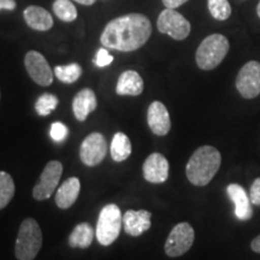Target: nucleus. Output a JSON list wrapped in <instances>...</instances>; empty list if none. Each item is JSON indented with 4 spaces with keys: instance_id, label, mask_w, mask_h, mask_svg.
Here are the masks:
<instances>
[{
    "instance_id": "11",
    "label": "nucleus",
    "mask_w": 260,
    "mask_h": 260,
    "mask_svg": "<svg viewBox=\"0 0 260 260\" xmlns=\"http://www.w3.org/2000/svg\"><path fill=\"white\" fill-rule=\"evenodd\" d=\"M24 65L30 79L39 86L47 87L53 82V71L40 52L29 51L24 57Z\"/></svg>"
},
{
    "instance_id": "12",
    "label": "nucleus",
    "mask_w": 260,
    "mask_h": 260,
    "mask_svg": "<svg viewBox=\"0 0 260 260\" xmlns=\"http://www.w3.org/2000/svg\"><path fill=\"white\" fill-rule=\"evenodd\" d=\"M142 172L146 181L154 184L164 183L169 177L168 159L160 153H152L145 160Z\"/></svg>"
},
{
    "instance_id": "28",
    "label": "nucleus",
    "mask_w": 260,
    "mask_h": 260,
    "mask_svg": "<svg viewBox=\"0 0 260 260\" xmlns=\"http://www.w3.org/2000/svg\"><path fill=\"white\" fill-rule=\"evenodd\" d=\"M112 61H113V57L109 53V51H107L106 48H100V50L96 52L94 64H95L98 68L109 67Z\"/></svg>"
},
{
    "instance_id": "32",
    "label": "nucleus",
    "mask_w": 260,
    "mask_h": 260,
    "mask_svg": "<svg viewBox=\"0 0 260 260\" xmlns=\"http://www.w3.org/2000/svg\"><path fill=\"white\" fill-rule=\"evenodd\" d=\"M251 247L255 253H260V235H258L254 240H253L251 243Z\"/></svg>"
},
{
    "instance_id": "15",
    "label": "nucleus",
    "mask_w": 260,
    "mask_h": 260,
    "mask_svg": "<svg viewBox=\"0 0 260 260\" xmlns=\"http://www.w3.org/2000/svg\"><path fill=\"white\" fill-rule=\"evenodd\" d=\"M230 199L235 205V216L240 220H249L253 216L252 203L249 200L246 190L240 184H229L226 188Z\"/></svg>"
},
{
    "instance_id": "20",
    "label": "nucleus",
    "mask_w": 260,
    "mask_h": 260,
    "mask_svg": "<svg viewBox=\"0 0 260 260\" xmlns=\"http://www.w3.org/2000/svg\"><path fill=\"white\" fill-rule=\"evenodd\" d=\"M95 232L89 223H80L69 236V245L73 248H88L92 245Z\"/></svg>"
},
{
    "instance_id": "9",
    "label": "nucleus",
    "mask_w": 260,
    "mask_h": 260,
    "mask_svg": "<svg viewBox=\"0 0 260 260\" xmlns=\"http://www.w3.org/2000/svg\"><path fill=\"white\" fill-rule=\"evenodd\" d=\"M236 89L245 99H254L260 94V63H246L236 77Z\"/></svg>"
},
{
    "instance_id": "5",
    "label": "nucleus",
    "mask_w": 260,
    "mask_h": 260,
    "mask_svg": "<svg viewBox=\"0 0 260 260\" xmlns=\"http://www.w3.org/2000/svg\"><path fill=\"white\" fill-rule=\"evenodd\" d=\"M123 223V216L119 207L109 204L103 207L98 218L95 236L100 245L110 246L118 239Z\"/></svg>"
},
{
    "instance_id": "26",
    "label": "nucleus",
    "mask_w": 260,
    "mask_h": 260,
    "mask_svg": "<svg viewBox=\"0 0 260 260\" xmlns=\"http://www.w3.org/2000/svg\"><path fill=\"white\" fill-rule=\"evenodd\" d=\"M58 98L53 94L45 93L39 98L37 104H35V110H37L39 116H48L52 111L57 109L58 106Z\"/></svg>"
},
{
    "instance_id": "4",
    "label": "nucleus",
    "mask_w": 260,
    "mask_h": 260,
    "mask_svg": "<svg viewBox=\"0 0 260 260\" xmlns=\"http://www.w3.org/2000/svg\"><path fill=\"white\" fill-rule=\"evenodd\" d=\"M42 246V232L39 223L32 218L22 222L16 240L15 254L18 260H34Z\"/></svg>"
},
{
    "instance_id": "27",
    "label": "nucleus",
    "mask_w": 260,
    "mask_h": 260,
    "mask_svg": "<svg viewBox=\"0 0 260 260\" xmlns=\"http://www.w3.org/2000/svg\"><path fill=\"white\" fill-rule=\"evenodd\" d=\"M68 134H69V130H68L67 125H64L63 123L56 122L51 125L50 135L53 141L56 142H63L67 139Z\"/></svg>"
},
{
    "instance_id": "23",
    "label": "nucleus",
    "mask_w": 260,
    "mask_h": 260,
    "mask_svg": "<svg viewBox=\"0 0 260 260\" xmlns=\"http://www.w3.org/2000/svg\"><path fill=\"white\" fill-rule=\"evenodd\" d=\"M54 75H56V77L60 82L74 83L82 75V68L77 63H71L69 65H58V67L54 68Z\"/></svg>"
},
{
    "instance_id": "22",
    "label": "nucleus",
    "mask_w": 260,
    "mask_h": 260,
    "mask_svg": "<svg viewBox=\"0 0 260 260\" xmlns=\"http://www.w3.org/2000/svg\"><path fill=\"white\" fill-rule=\"evenodd\" d=\"M15 182L11 175L0 171V210L9 205L15 195Z\"/></svg>"
},
{
    "instance_id": "19",
    "label": "nucleus",
    "mask_w": 260,
    "mask_h": 260,
    "mask_svg": "<svg viewBox=\"0 0 260 260\" xmlns=\"http://www.w3.org/2000/svg\"><path fill=\"white\" fill-rule=\"evenodd\" d=\"M81 189L80 180L77 177H70L61 183L56 194V204L61 210H67L73 206L77 200Z\"/></svg>"
},
{
    "instance_id": "17",
    "label": "nucleus",
    "mask_w": 260,
    "mask_h": 260,
    "mask_svg": "<svg viewBox=\"0 0 260 260\" xmlns=\"http://www.w3.org/2000/svg\"><path fill=\"white\" fill-rule=\"evenodd\" d=\"M25 23L29 28L39 31L50 30L53 25V17L46 9L41 6L30 5L23 11Z\"/></svg>"
},
{
    "instance_id": "13",
    "label": "nucleus",
    "mask_w": 260,
    "mask_h": 260,
    "mask_svg": "<svg viewBox=\"0 0 260 260\" xmlns=\"http://www.w3.org/2000/svg\"><path fill=\"white\" fill-rule=\"evenodd\" d=\"M147 123L153 134L167 135L171 129V119L167 106L160 102L152 103L147 111Z\"/></svg>"
},
{
    "instance_id": "6",
    "label": "nucleus",
    "mask_w": 260,
    "mask_h": 260,
    "mask_svg": "<svg viewBox=\"0 0 260 260\" xmlns=\"http://www.w3.org/2000/svg\"><path fill=\"white\" fill-rule=\"evenodd\" d=\"M157 28L161 34H167L174 40L182 41L190 34L189 21L174 9H165L157 19Z\"/></svg>"
},
{
    "instance_id": "29",
    "label": "nucleus",
    "mask_w": 260,
    "mask_h": 260,
    "mask_svg": "<svg viewBox=\"0 0 260 260\" xmlns=\"http://www.w3.org/2000/svg\"><path fill=\"white\" fill-rule=\"evenodd\" d=\"M249 200H251L252 205L260 206V177L253 182L251 190H249Z\"/></svg>"
},
{
    "instance_id": "14",
    "label": "nucleus",
    "mask_w": 260,
    "mask_h": 260,
    "mask_svg": "<svg viewBox=\"0 0 260 260\" xmlns=\"http://www.w3.org/2000/svg\"><path fill=\"white\" fill-rule=\"evenodd\" d=\"M152 213L146 210H128L123 214V228L130 236H140L151 228Z\"/></svg>"
},
{
    "instance_id": "18",
    "label": "nucleus",
    "mask_w": 260,
    "mask_h": 260,
    "mask_svg": "<svg viewBox=\"0 0 260 260\" xmlns=\"http://www.w3.org/2000/svg\"><path fill=\"white\" fill-rule=\"evenodd\" d=\"M144 92V80L139 73L134 70H126L118 77L116 93L118 95L138 96Z\"/></svg>"
},
{
    "instance_id": "30",
    "label": "nucleus",
    "mask_w": 260,
    "mask_h": 260,
    "mask_svg": "<svg viewBox=\"0 0 260 260\" xmlns=\"http://www.w3.org/2000/svg\"><path fill=\"white\" fill-rule=\"evenodd\" d=\"M162 4L167 9H177L181 5H183L184 3H187L188 0H161Z\"/></svg>"
},
{
    "instance_id": "31",
    "label": "nucleus",
    "mask_w": 260,
    "mask_h": 260,
    "mask_svg": "<svg viewBox=\"0 0 260 260\" xmlns=\"http://www.w3.org/2000/svg\"><path fill=\"white\" fill-rule=\"evenodd\" d=\"M16 0H0V11L2 10H8V11H12L16 9Z\"/></svg>"
},
{
    "instance_id": "25",
    "label": "nucleus",
    "mask_w": 260,
    "mask_h": 260,
    "mask_svg": "<svg viewBox=\"0 0 260 260\" xmlns=\"http://www.w3.org/2000/svg\"><path fill=\"white\" fill-rule=\"evenodd\" d=\"M211 16L217 21H226L232 15V6L228 0H207Z\"/></svg>"
},
{
    "instance_id": "7",
    "label": "nucleus",
    "mask_w": 260,
    "mask_h": 260,
    "mask_svg": "<svg viewBox=\"0 0 260 260\" xmlns=\"http://www.w3.org/2000/svg\"><path fill=\"white\" fill-rule=\"evenodd\" d=\"M195 233L189 223H178L172 228L165 242V253L171 258L183 255L193 246Z\"/></svg>"
},
{
    "instance_id": "10",
    "label": "nucleus",
    "mask_w": 260,
    "mask_h": 260,
    "mask_svg": "<svg viewBox=\"0 0 260 260\" xmlns=\"http://www.w3.org/2000/svg\"><path fill=\"white\" fill-rule=\"evenodd\" d=\"M107 153V142L100 133H92L83 140L80 148L81 161L87 167H96Z\"/></svg>"
},
{
    "instance_id": "1",
    "label": "nucleus",
    "mask_w": 260,
    "mask_h": 260,
    "mask_svg": "<svg viewBox=\"0 0 260 260\" xmlns=\"http://www.w3.org/2000/svg\"><path fill=\"white\" fill-rule=\"evenodd\" d=\"M152 34L147 16L126 14L110 21L100 35L103 46L119 52H133L141 48Z\"/></svg>"
},
{
    "instance_id": "2",
    "label": "nucleus",
    "mask_w": 260,
    "mask_h": 260,
    "mask_svg": "<svg viewBox=\"0 0 260 260\" xmlns=\"http://www.w3.org/2000/svg\"><path fill=\"white\" fill-rule=\"evenodd\" d=\"M222 157L212 146H201L194 152L186 167V175L191 184L207 186L220 168Z\"/></svg>"
},
{
    "instance_id": "34",
    "label": "nucleus",
    "mask_w": 260,
    "mask_h": 260,
    "mask_svg": "<svg viewBox=\"0 0 260 260\" xmlns=\"http://www.w3.org/2000/svg\"><path fill=\"white\" fill-rule=\"evenodd\" d=\"M256 14H258V16H259V18H260V2H259V4H258V6H256Z\"/></svg>"
},
{
    "instance_id": "8",
    "label": "nucleus",
    "mask_w": 260,
    "mask_h": 260,
    "mask_svg": "<svg viewBox=\"0 0 260 260\" xmlns=\"http://www.w3.org/2000/svg\"><path fill=\"white\" fill-rule=\"evenodd\" d=\"M63 174V165L58 160H51L47 162L38 183L32 189V197L39 201L50 199L51 195L54 193L59 180Z\"/></svg>"
},
{
    "instance_id": "3",
    "label": "nucleus",
    "mask_w": 260,
    "mask_h": 260,
    "mask_svg": "<svg viewBox=\"0 0 260 260\" xmlns=\"http://www.w3.org/2000/svg\"><path fill=\"white\" fill-rule=\"evenodd\" d=\"M229 40L222 34H211L198 47L195 60L201 70L216 69L229 52Z\"/></svg>"
},
{
    "instance_id": "16",
    "label": "nucleus",
    "mask_w": 260,
    "mask_h": 260,
    "mask_svg": "<svg viewBox=\"0 0 260 260\" xmlns=\"http://www.w3.org/2000/svg\"><path fill=\"white\" fill-rule=\"evenodd\" d=\"M96 106L98 102L95 93L90 88L81 89L73 100L74 115L80 122L86 121L89 113H92L96 109Z\"/></svg>"
},
{
    "instance_id": "33",
    "label": "nucleus",
    "mask_w": 260,
    "mask_h": 260,
    "mask_svg": "<svg viewBox=\"0 0 260 260\" xmlns=\"http://www.w3.org/2000/svg\"><path fill=\"white\" fill-rule=\"evenodd\" d=\"M74 2L79 3L81 5H86V6H90L93 4H95L96 0H74Z\"/></svg>"
},
{
    "instance_id": "21",
    "label": "nucleus",
    "mask_w": 260,
    "mask_h": 260,
    "mask_svg": "<svg viewBox=\"0 0 260 260\" xmlns=\"http://www.w3.org/2000/svg\"><path fill=\"white\" fill-rule=\"evenodd\" d=\"M132 154V142L123 133H116L111 142V157L115 161L126 160Z\"/></svg>"
},
{
    "instance_id": "24",
    "label": "nucleus",
    "mask_w": 260,
    "mask_h": 260,
    "mask_svg": "<svg viewBox=\"0 0 260 260\" xmlns=\"http://www.w3.org/2000/svg\"><path fill=\"white\" fill-rule=\"evenodd\" d=\"M53 11L63 22H73L77 18V9L70 0H56L53 3Z\"/></svg>"
}]
</instances>
